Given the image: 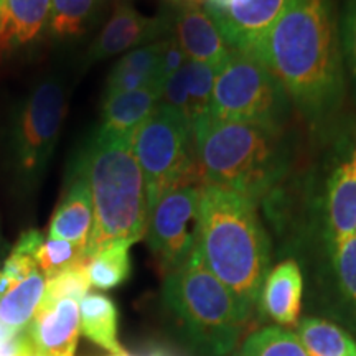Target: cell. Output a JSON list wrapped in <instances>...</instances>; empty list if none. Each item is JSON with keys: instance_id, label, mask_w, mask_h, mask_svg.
<instances>
[{"instance_id": "obj_39", "label": "cell", "mask_w": 356, "mask_h": 356, "mask_svg": "<svg viewBox=\"0 0 356 356\" xmlns=\"http://www.w3.org/2000/svg\"><path fill=\"white\" fill-rule=\"evenodd\" d=\"M355 233H356V229H355Z\"/></svg>"}, {"instance_id": "obj_8", "label": "cell", "mask_w": 356, "mask_h": 356, "mask_svg": "<svg viewBox=\"0 0 356 356\" xmlns=\"http://www.w3.org/2000/svg\"><path fill=\"white\" fill-rule=\"evenodd\" d=\"M65 89L55 78L33 88L15 111L8 136V165L24 191L37 188L55 152L65 119Z\"/></svg>"}, {"instance_id": "obj_24", "label": "cell", "mask_w": 356, "mask_h": 356, "mask_svg": "<svg viewBox=\"0 0 356 356\" xmlns=\"http://www.w3.org/2000/svg\"><path fill=\"white\" fill-rule=\"evenodd\" d=\"M97 6V0H51L48 33L56 40L79 37Z\"/></svg>"}, {"instance_id": "obj_20", "label": "cell", "mask_w": 356, "mask_h": 356, "mask_svg": "<svg viewBox=\"0 0 356 356\" xmlns=\"http://www.w3.org/2000/svg\"><path fill=\"white\" fill-rule=\"evenodd\" d=\"M81 332L99 348L111 355L122 353L118 338V309L109 297L89 293L81 300Z\"/></svg>"}, {"instance_id": "obj_3", "label": "cell", "mask_w": 356, "mask_h": 356, "mask_svg": "<svg viewBox=\"0 0 356 356\" xmlns=\"http://www.w3.org/2000/svg\"><path fill=\"white\" fill-rule=\"evenodd\" d=\"M200 180L261 202L292 167L286 132L254 124L216 121L204 113L193 122Z\"/></svg>"}, {"instance_id": "obj_19", "label": "cell", "mask_w": 356, "mask_h": 356, "mask_svg": "<svg viewBox=\"0 0 356 356\" xmlns=\"http://www.w3.org/2000/svg\"><path fill=\"white\" fill-rule=\"evenodd\" d=\"M160 101H162V89L160 88L104 95L101 113L102 122L99 129L134 136V132L154 113Z\"/></svg>"}, {"instance_id": "obj_11", "label": "cell", "mask_w": 356, "mask_h": 356, "mask_svg": "<svg viewBox=\"0 0 356 356\" xmlns=\"http://www.w3.org/2000/svg\"><path fill=\"white\" fill-rule=\"evenodd\" d=\"M292 0H204L231 50L259 58L262 43Z\"/></svg>"}, {"instance_id": "obj_38", "label": "cell", "mask_w": 356, "mask_h": 356, "mask_svg": "<svg viewBox=\"0 0 356 356\" xmlns=\"http://www.w3.org/2000/svg\"><path fill=\"white\" fill-rule=\"evenodd\" d=\"M0 252H2V233H0Z\"/></svg>"}, {"instance_id": "obj_23", "label": "cell", "mask_w": 356, "mask_h": 356, "mask_svg": "<svg viewBox=\"0 0 356 356\" xmlns=\"http://www.w3.org/2000/svg\"><path fill=\"white\" fill-rule=\"evenodd\" d=\"M131 243L118 241L104 246L86 259V270L91 287L111 291L122 286L131 275Z\"/></svg>"}, {"instance_id": "obj_6", "label": "cell", "mask_w": 356, "mask_h": 356, "mask_svg": "<svg viewBox=\"0 0 356 356\" xmlns=\"http://www.w3.org/2000/svg\"><path fill=\"white\" fill-rule=\"evenodd\" d=\"M292 108L291 97L273 71L256 56L231 50L218 70L207 114L216 121L284 131Z\"/></svg>"}, {"instance_id": "obj_22", "label": "cell", "mask_w": 356, "mask_h": 356, "mask_svg": "<svg viewBox=\"0 0 356 356\" xmlns=\"http://www.w3.org/2000/svg\"><path fill=\"white\" fill-rule=\"evenodd\" d=\"M297 337L309 356H356V341L335 323L323 318H305Z\"/></svg>"}, {"instance_id": "obj_33", "label": "cell", "mask_w": 356, "mask_h": 356, "mask_svg": "<svg viewBox=\"0 0 356 356\" xmlns=\"http://www.w3.org/2000/svg\"><path fill=\"white\" fill-rule=\"evenodd\" d=\"M15 333H19V332L10 330V328L6 327V325L0 322V340H3V338H8V337H13Z\"/></svg>"}, {"instance_id": "obj_35", "label": "cell", "mask_w": 356, "mask_h": 356, "mask_svg": "<svg viewBox=\"0 0 356 356\" xmlns=\"http://www.w3.org/2000/svg\"><path fill=\"white\" fill-rule=\"evenodd\" d=\"M111 356H136V355H129V353H126V351H122V353H119V355H111Z\"/></svg>"}, {"instance_id": "obj_2", "label": "cell", "mask_w": 356, "mask_h": 356, "mask_svg": "<svg viewBox=\"0 0 356 356\" xmlns=\"http://www.w3.org/2000/svg\"><path fill=\"white\" fill-rule=\"evenodd\" d=\"M197 249L249 322L270 270V241L256 202L222 186L202 185Z\"/></svg>"}, {"instance_id": "obj_26", "label": "cell", "mask_w": 356, "mask_h": 356, "mask_svg": "<svg viewBox=\"0 0 356 356\" xmlns=\"http://www.w3.org/2000/svg\"><path fill=\"white\" fill-rule=\"evenodd\" d=\"M216 74L218 68H215V66L191 60H186V63L184 65L185 84L186 91H188V115L191 124L208 111Z\"/></svg>"}, {"instance_id": "obj_18", "label": "cell", "mask_w": 356, "mask_h": 356, "mask_svg": "<svg viewBox=\"0 0 356 356\" xmlns=\"http://www.w3.org/2000/svg\"><path fill=\"white\" fill-rule=\"evenodd\" d=\"M165 40L127 51L109 73L106 95L137 91L145 88L163 89L162 53Z\"/></svg>"}, {"instance_id": "obj_12", "label": "cell", "mask_w": 356, "mask_h": 356, "mask_svg": "<svg viewBox=\"0 0 356 356\" xmlns=\"http://www.w3.org/2000/svg\"><path fill=\"white\" fill-rule=\"evenodd\" d=\"M168 30H172V20L167 17H145L131 3H119L101 30L99 37L89 48L86 61L97 63L119 53L159 42Z\"/></svg>"}, {"instance_id": "obj_27", "label": "cell", "mask_w": 356, "mask_h": 356, "mask_svg": "<svg viewBox=\"0 0 356 356\" xmlns=\"http://www.w3.org/2000/svg\"><path fill=\"white\" fill-rule=\"evenodd\" d=\"M89 287H91V282L88 277L86 261L78 262L47 279L42 304H55L66 299L81 302L88 296Z\"/></svg>"}, {"instance_id": "obj_10", "label": "cell", "mask_w": 356, "mask_h": 356, "mask_svg": "<svg viewBox=\"0 0 356 356\" xmlns=\"http://www.w3.org/2000/svg\"><path fill=\"white\" fill-rule=\"evenodd\" d=\"M200 195L202 185L180 186L150 208L145 239L163 274L184 264L197 244Z\"/></svg>"}, {"instance_id": "obj_34", "label": "cell", "mask_w": 356, "mask_h": 356, "mask_svg": "<svg viewBox=\"0 0 356 356\" xmlns=\"http://www.w3.org/2000/svg\"><path fill=\"white\" fill-rule=\"evenodd\" d=\"M149 356H175V355H172L170 351H167L163 348H155V350L150 351Z\"/></svg>"}, {"instance_id": "obj_7", "label": "cell", "mask_w": 356, "mask_h": 356, "mask_svg": "<svg viewBox=\"0 0 356 356\" xmlns=\"http://www.w3.org/2000/svg\"><path fill=\"white\" fill-rule=\"evenodd\" d=\"M132 149L145 180L149 211L168 191L203 185L195 152L193 124L180 111L160 102L134 132Z\"/></svg>"}, {"instance_id": "obj_36", "label": "cell", "mask_w": 356, "mask_h": 356, "mask_svg": "<svg viewBox=\"0 0 356 356\" xmlns=\"http://www.w3.org/2000/svg\"><path fill=\"white\" fill-rule=\"evenodd\" d=\"M24 356H42V355H38L37 351H32V353H26V355H24Z\"/></svg>"}, {"instance_id": "obj_17", "label": "cell", "mask_w": 356, "mask_h": 356, "mask_svg": "<svg viewBox=\"0 0 356 356\" xmlns=\"http://www.w3.org/2000/svg\"><path fill=\"white\" fill-rule=\"evenodd\" d=\"M304 279L293 259L280 262L269 270L261 291L262 312L280 327L299 325Z\"/></svg>"}, {"instance_id": "obj_9", "label": "cell", "mask_w": 356, "mask_h": 356, "mask_svg": "<svg viewBox=\"0 0 356 356\" xmlns=\"http://www.w3.org/2000/svg\"><path fill=\"white\" fill-rule=\"evenodd\" d=\"M312 181L317 185L310 191L312 203L322 218L323 238L330 249L356 229V134H338Z\"/></svg>"}, {"instance_id": "obj_4", "label": "cell", "mask_w": 356, "mask_h": 356, "mask_svg": "<svg viewBox=\"0 0 356 356\" xmlns=\"http://www.w3.org/2000/svg\"><path fill=\"white\" fill-rule=\"evenodd\" d=\"M81 160L95 208L86 259L111 243L145 238L149 202L132 136L97 129Z\"/></svg>"}, {"instance_id": "obj_30", "label": "cell", "mask_w": 356, "mask_h": 356, "mask_svg": "<svg viewBox=\"0 0 356 356\" xmlns=\"http://www.w3.org/2000/svg\"><path fill=\"white\" fill-rule=\"evenodd\" d=\"M338 30H340L343 63L348 68L351 83H353L356 92V0H346Z\"/></svg>"}, {"instance_id": "obj_25", "label": "cell", "mask_w": 356, "mask_h": 356, "mask_svg": "<svg viewBox=\"0 0 356 356\" xmlns=\"http://www.w3.org/2000/svg\"><path fill=\"white\" fill-rule=\"evenodd\" d=\"M236 356H309L300 338L279 327H267L246 338Z\"/></svg>"}, {"instance_id": "obj_5", "label": "cell", "mask_w": 356, "mask_h": 356, "mask_svg": "<svg viewBox=\"0 0 356 356\" xmlns=\"http://www.w3.org/2000/svg\"><path fill=\"white\" fill-rule=\"evenodd\" d=\"M162 296L200 355L225 356L234 350L248 320L229 289L204 264L197 244L184 264L165 274Z\"/></svg>"}, {"instance_id": "obj_1", "label": "cell", "mask_w": 356, "mask_h": 356, "mask_svg": "<svg viewBox=\"0 0 356 356\" xmlns=\"http://www.w3.org/2000/svg\"><path fill=\"white\" fill-rule=\"evenodd\" d=\"M312 127L327 126L345 96L343 55L332 0H292L259 58Z\"/></svg>"}, {"instance_id": "obj_13", "label": "cell", "mask_w": 356, "mask_h": 356, "mask_svg": "<svg viewBox=\"0 0 356 356\" xmlns=\"http://www.w3.org/2000/svg\"><path fill=\"white\" fill-rule=\"evenodd\" d=\"M172 35L184 50L186 60L215 66L220 70L231 47L218 29L216 22L202 3L184 2L172 19Z\"/></svg>"}, {"instance_id": "obj_32", "label": "cell", "mask_w": 356, "mask_h": 356, "mask_svg": "<svg viewBox=\"0 0 356 356\" xmlns=\"http://www.w3.org/2000/svg\"><path fill=\"white\" fill-rule=\"evenodd\" d=\"M32 351L35 350L26 328L15 333L13 337L0 340V356H24L26 353H32Z\"/></svg>"}, {"instance_id": "obj_21", "label": "cell", "mask_w": 356, "mask_h": 356, "mask_svg": "<svg viewBox=\"0 0 356 356\" xmlns=\"http://www.w3.org/2000/svg\"><path fill=\"white\" fill-rule=\"evenodd\" d=\"M44 286L47 277L40 269L13 286L6 296L0 297V322L13 332L29 328L38 307L42 305Z\"/></svg>"}, {"instance_id": "obj_16", "label": "cell", "mask_w": 356, "mask_h": 356, "mask_svg": "<svg viewBox=\"0 0 356 356\" xmlns=\"http://www.w3.org/2000/svg\"><path fill=\"white\" fill-rule=\"evenodd\" d=\"M51 0H0V61L33 44L48 29Z\"/></svg>"}, {"instance_id": "obj_37", "label": "cell", "mask_w": 356, "mask_h": 356, "mask_svg": "<svg viewBox=\"0 0 356 356\" xmlns=\"http://www.w3.org/2000/svg\"><path fill=\"white\" fill-rule=\"evenodd\" d=\"M186 2H195V3H203L204 0H186Z\"/></svg>"}, {"instance_id": "obj_15", "label": "cell", "mask_w": 356, "mask_h": 356, "mask_svg": "<svg viewBox=\"0 0 356 356\" xmlns=\"http://www.w3.org/2000/svg\"><path fill=\"white\" fill-rule=\"evenodd\" d=\"M26 330L38 355L74 356L81 333L78 302L66 299L55 304H42Z\"/></svg>"}, {"instance_id": "obj_31", "label": "cell", "mask_w": 356, "mask_h": 356, "mask_svg": "<svg viewBox=\"0 0 356 356\" xmlns=\"http://www.w3.org/2000/svg\"><path fill=\"white\" fill-rule=\"evenodd\" d=\"M186 63V56L184 50L180 48V44L177 43V40L170 37L165 38L163 43V53H162V81L165 84L167 79H170L177 71L184 68Z\"/></svg>"}, {"instance_id": "obj_14", "label": "cell", "mask_w": 356, "mask_h": 356, "mask_svg": "<svg viewBox=\"0 0 356 356\" xmlns=\"http://www.w3.org/2000/svg\"><path fill=\"white\" fill-rule=\"evenodd\" d=\"M92 222H95V208H92L91 188L88 184L84 163L79 157L66 181L63 197L51 216L48 238L63 239L86 249Z\"/></svg>"}, {"instance_id": "obj_29", "label": "cell", "mask_w": 356, "mask_h": 356, "mask_svg": "<svg viewBox=\"0 0 356 356\" xmlns=\"http://www.w3.org/2000/svg\"><path fill=\"white\" fill-rule=\"evenodd\" d=\"M328 254L341 291L356 309V233L328 249Z\"/></svg>"}, {"instance_id": "obj_28", "label": "cell", "mask_w": 356, "mask_h": 356, "mask_svg": "<svg viewBox=\"0 0 356 356\" xmlns=\"http://www.w3.org/2000/svg\"><path fill=\"white\" fill-rule=\"evenodd\" d=\"M35 259H37L40 273L50 279L61 270L86 261V249L74 243L63 241V239L48 238L38 248Z\"/></svg>"}]
</instances>
